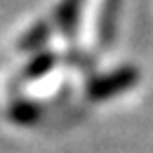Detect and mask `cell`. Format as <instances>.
Segmentation results:
<instances>
[{
    "mask_svg": "<svg viewBox=\"0 0 153 153\" xmlns=\"http://www.w3.org/2000/svg\"><path fill=\"white\" fill-rule=\"evenodd\" d=\"M137 80H139V71L134 66H120V68H115L113 73L94 78L87 85V97L92 101H101V99L115 97L120 92H125V90H130V87H134Z\"/></svg>",
    "mask_w": 153,
    "mask_h": 153,
    "instance_id": "obj_1",
    "label": "cell"
},
{
    "mask_svg": "<svg viewBox=\"0 0 153 153\" xmlns=\"http://www.w3.org/2000/svg\"><path fill=\"white\" fill-rule=\"evenodd\" d=\"M80 10H82V0H61L54 10V26L64 38H76L78 21H80Z\"/></svg>",
    "mask_w": 153,
    "mask_h": 153,
    "instance_id": "obj_2",
    "label": "cell"
},
{
    "mask_svg": "<svg viewBox=\"0 0 153 153\" xmlns=\"http://www.w3.org/2000/svg\"><path fill=\"white\" fill-rule=\"evenodd\" d=\"M50 31H52V26H50V21H36L19 40V47L21 52H36L38 54V50L50 40Z\"/></svg>",
    "mask_w": 153,
    "mask_h": 153,
    "instance_id": "obj_3",
    "label": "cell"
},
{
    "mask_svg": "<svg viewBox=\"0 0 153 153\" xmlns=\"http://www.w3.org/2000/svg\"><path fill=\"white\" fill-rule=\"evenodd\" d=\"M57 59L59 57L54 52H38L36 57L26 64V68H24V80H38V78H42L45 73H50L52 66L57 64Z\"/></svg>",
    "mask_w": 153,
    "mask_h": 153,
    "instance_id": "obj_4",
    "label": "cell"
},
{
    "mask_svg": "<svg viewBox=\"0 0 153 153\" xmlns=\"http://www.w3.org/2000/svg\"><path fill=\"white\" fill-rule=\"evenodd\" d=\"M40 115V106L36 101H17L10 106V118L19 125H31Z\"/></svg>",
    "mask_w": 153,
    "mask_h": 153,
    "instance_id": "obj_5",
    "label": "cell"
},
{
    "mask_svg": "<svg viewBox=\"0 0 153 153\" xmlns=\"http://www.w3.org/2000/svg\"><path fill=\"white\" fill-rule=\"evenodd\" d=\"M115 10H118V0H106L104 2V12H101V21H99V40H101V45H108V40L113 38Z\"/></svg>",
    "mask_w": 153,
    "mask_h": 153,
    "instance_id": "obj_6",
    "label": "cell"
}]
</instances>
